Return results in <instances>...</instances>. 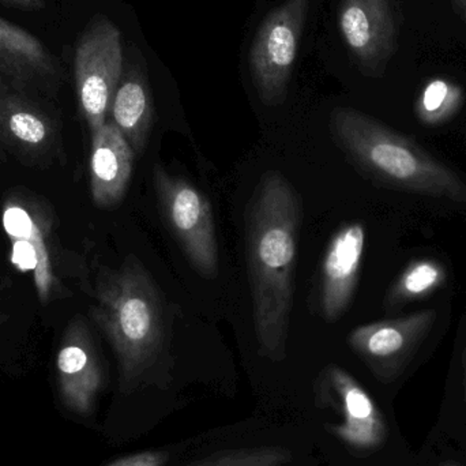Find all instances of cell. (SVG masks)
I'll return each mask as SVG.
<instances>
[{"instance_id": "obj_1", "label": "cell", "mask_w": 466, "mask_h": 466, "mask_svg": "<svg viewBox=\"0 0 466 466\" xmlns=\"http://www.w3.org/2000/svg\"><path fill=\"white\" fill-rule=\"evenodd\" d=\"M303 202L279 172L263 175L247 209V263L259 353L287 358Z\"/></svg>"}, {"instance_id": "obj_2", "label": "cell", "mask_w": 466, "mask_h": 466, "mask_svg": "<svg viewBox=\"0 0 466 466\" xmlns=\"http://www.w3.org/2000/svg\"><path fill=\"white\" fill-rule=\"evenodd\" d=\"M90 317L108 339L119 363L120 389L147 380L168 348L166 301L157 282L137 257L119 268H104L96 284Z\"/></svg>"}, {"instance_id": "obj_3", "label": "cell", "mask_w": 466, "mask_h": 466, "mask_svg": "<svg viewBox=\"0 0 466 466\" xmlns=\"http://www.w3.org/2000/svg\"><path fill=\"white\" fill-rule=\"evenodd\" d=\"M330 131L348 158L374 179L421 196L466 202V185L456 172L370 115L336 108Z\"/></svg>"}, {"instance_id": "obj_4", "label": "cell", "mask_w": 466, "mask_h": 466, "mask_svg": "<svg viewBox=\"0 0 466 466\" xmlns=\"http://www.w3.org/2000/svg\"><path fill=\"white\" fill-rule=\"evenodd\" d=\"M153 185L161 215L191 268L205 279L218 276V236L207 197L188 180L169 174L160 164L153 168Z\"/></svg>"}, {"instance_id": "obj_5", "label": "cell", "mask_w": 466, "mask_h": 466, "mask_svg": "<svg viewBox=\"0 0 466 466\" xmlns=\"http://www.w3.org/2000/svg\"><path fill=\"white\" fill-rule=\"evenodd\" d=\"M123 62L120 30L106 16H96L79 37L74 57L76 96L92 134L106 125Z\"/></svg>"}, {"instance_id": "obj_6", "label": "cell", "mask_w": 466, "mask_h": 466, "mask_svg": "<svg viewBox=\"0 0 466 466\" xmlns=\"http://www.w3.org/2000/svg\"><path fill=\"white\" fill-rule=\"evenodd\" d=\"M309 0H285L258 29L249 49V71L260 101L276 106L287 98Z\"/></svg>"}, {"instance_id": "obj_7", "label": "cell", "mask_w": 466, "mask_h": 466, "mask_svg": "<svg viewBox=\"0 0 466 466\" xmlns=\"http://www.w3.org/2000/svg\"><path fill=\"white\" fill-rule=\"evenodd\" d=\"M317 404L339 416L328 430L358 453H374L388 442L389 429L382 410L363 385L342 367L330 364L317 380Z\"/></svg>"}, {"instance_id": "obj_8", "label": "cell", "mask_w": 466, "mask_h": 466, "mask_svg": "<svg viewBox=\"0 0 466 466\" xmlns=\"http://www.w3.org/2000/svg\"><path fill=\"white\" fill-rule=\"evenodd\" d=\"M435 311L378 320L353 329L348 345L380 382H393L407 369L434 325Z\"/></svg>"}, {"instance_id": "obj_9", "label": "cell", "mask_w": 466, "mask_h": 466, "mask_svg": "<svg viewBox=\"0 0 466 466\" xmlns=\"http://www.w3.org/2000/svg\"><path fill=\"white\" fill-rule=\"evenodd\" d=\"M56 372L63 404L76 415H92L106 374L92 334L81 317L74 318L66 329L57 350Z\"/></svg>"}, {"instance_id": "obj_10", "label": "cell", "mask_w": 466, "mask_h": 466, "mask_svg": "<svg viewBox=\"0 0 466 466\" xmlns=\"http://www.w3.org/2000/svg\"><path fill=\"white\" fill-rule=\"evenodd\" d=\"M339 26L361 70L380 76L396 51L397 27L390 0H341Z\"/></svg>"}, {"instance_id": "obj_11", "label": "cell", "mask_w": 466, "mask_h": 466, "mask_svg": "<svg viewBox=\"0 0 466 466\" xmlns=\"http://www.w3.org/2000/svg\"><path fill=\"white\" fill-rule=\"evenodd\" d=\"M366 227L355 221L342 226L331 238L320 268L319 309L334 323L352 303L366 248Z\"/></svg>"}, {"instance_id": "obj_12", "label": "cell", "mask_w": 466, "mask_h": 466, "mask_svg": "<svg viewBox=\"0 0 466 466\" xmlns=\"http://www.w3.org/2000/svg\"><path fill=\"white\" fill-rule=\"evenodd\" d=\"M3 228L11 241V262L22 273H32L41 304L52 299L57 287L46 233L40 218L19 201L5 202Z\"/></svg>"}, {"instance_id": "obj_13", "label": "cell", "mask_w": 466, "mask_h": 466, "mask_svg": "<svg viewBox=\"0 0 466 466\" xmlns=\"http://www.w3.org/2000/svg\"><path fill=\"white\" fill-rule=\"evenodd\" d=\"M136 153L114 122L92 134L90 193L96 207L108 209L125 198Z\"/></svg>"}, {"instance_id": "obj_14", "label": "cell", "mask_w": 466, "mask_h": 466, "mask_svg": "<svg viewBox=\"0 0 466 466\" xmlns=\"http://www.w3.org/2000/svg\"><path fill=\"white\" fill-rule=\"evenodd\" d=\"M109 114L134 153L142 155L152 130L153 101L147 79L138 71L120 79Z\"/></svg>"}, {"instance_id": "obj_15", "label": "cell", "mask_w": 466, "mask_h": 466, "mask_svg": "<svg viewBox=\"0 0 466 466\" xmlns=\"http://www.w3.org/2000/svg\"><path fill=\"white\" fill-rule=\"evenodd\" d=\"M0 70L19 82L55 76L54 57L24 27L0 18Z\"/></svg>"}, {"instance_id": "obj_16", "label": "cell", "mask_w": 466, "mask_h": 466, "mask_svg": "<svg viewBox=\"0 0 466 466\" xmlns=\"http://www.w3.org/2000/svg\"><path fill=\"white\" fill-rule=\"evenodd\" d=\"M0 133L25 150H43L54 141L48 119L14 97L0 100Z\"/></svg>"}, {"instance_id": "obj_17", "label": "cell", "mask_w": 466, "mask_h": 466, "mask_svg": "<svg viewBox=\"0 0 466 466\" xmlns=\"http://www.w3.org/2000/svg\"><path fill=\"white\" fill-rule=\"evenodd\" d=\"M445 268L431 259L418 260L401 274L391 287L386 304L399 306L416 299L426 298L445 282Z\"/></svg>"}, {"instance_id": "obj_18", "label": "cell", "mask_w": 466, "mask_h": 466, "mask_svg": "<svg viewBox=\"0 0 466 466\" xmlns=\"http://www.w3.org/2000/svg\"><path fill=\"white\" fill-rule=\"evenodd\" d=\"M462 103V90L445 79H434L421 93L418 115L427 125H440L457 114Z\"/></svg>"}, {"instance_id": "obj_19", "label": "cell", "mask_w": 466, "mask_h": 466, "mask_svg": "<svg viewBox=\"0 0 466 466\" xmlns=\"http://www.w3.org/2000/svg\"><path fill=\"white\" fill-rule=\"evenodd\" d=\"M292 453L281 446L220 451L188 466H290Z\"/></svg>"}, {"instance_id": "obj_20", "label": "cell", "mask_w": 466, "mask_h": 466, "mask_svg": "<svg viewBox=\"0 0 466 466\" xmlns=\"http://www.w3.org/2000/svg\"><path fill=\"white\" fill-rule=\"evenodd\" d=\"M169 454L163 451H147L123 457L106 466H166Z\"/></svg>"}, {"instance_id": "obj_21", "label": "cell", "mask_w": 466, "mask_h": 466, "mask_svg": "<svg viewBox=\"0 0 466 466\" xmlns=\"http://www.w3.org/2000/svg\"><path fill=\"white\" fill-rule=\"evenodd\" d=\"M0 5L22 11H41L46 8V0H0Z\"/></svg>"}, {"instance_id": "obj_22", "label": "cell", "mask_w": 466, "mask_h": 466, "mask_svg": "<svg viewBox=\"0 0 466 466\" xmlns=\"http://www.w3.org/2000/svg\"><path fill=\"white\" fill-rule=\"evenodd\" d=\"M454 13L464 22L466 29V0H451Z\"/></svg>"}, {"instance_id": "obj_23", "label": "cell", "mask_w": 466, "mask_h": 466, "mask_svg": "<svg viewBox=\"0 0 466 466\" xmlns=\"http://www.w3.org/2000/svg\"><path fill=\"white\" fill-rule=\"evenodd\" d=\"M462 371H464V386L466 394V345L464 348V352H462Z\"/></svg>"}, {"instance_id": "obj_24", "label": "cell", "mask_w": 466, "mask_h": 466, "mask_svg": "<svg viewBox=\"0 0 466 466\" xmlns=\"http://www.w3.org/2000/svg\"><path fill=\"white\" fill-rule=\"evenodd\" d=\"M440 466H464V465L460 464V462L443 461V462H441Z\"/></svg>"}]
</instances>
